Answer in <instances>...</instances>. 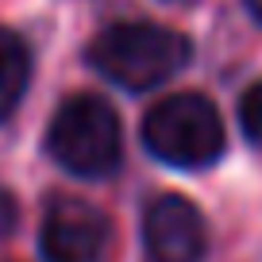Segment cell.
<instances>
[{
	"instance_id": "cell-1",
	"label": "cell",
	"mask_w": 262,
	"mask_h": 262,
	"mask_svg": "<svg viewBox=\"0 0 262 262\" xmlns=\"http://www.w3.org/2000/svg\"><path fill=\"white\" fill-rule=\"evenodd\" d=\"M89 58L104 77L127 89H155L189 62V42L170 27L116 24L97 35Z\"/></svg>"
},
{
	"instance_id": "cell-2",
	"label": "cell",
	"mask_w": 262,
	"mask_h": 262,
	"mask_svg": "<svg viewBox=\"0 0 262 262\" xmlns=\"http://www.w3.org/2000/svg\"><path fill=\"white\" fill-rule=\"evenodd\" d=\"M143 139L147 150L170 166H208L224 150V123L212 100L201 93H178V97L158 100L143 120Z\"/></svg>"
},
{
	"instance_id": "cell-3",
	"label": "cell",
	"mask_w": 262,
	"mask_h": 262,
	"mask_svg": "<svg viewBox=\"0 0 262 262\" xmlns=\"http://www.w3.org/2000/svg\"><path fill=\"white\" fill-rule=\"evenodd\" d=\"M47 143L77 178H104L120 166V120L100 97H70L58 108Z\"/></svg>"
},
{
	"instance_id": "cell-4",
	"label": "cell",
	"mask_w": 262,
	"mask_h": 262,
	"mask_svg": "<svg viewBox=\"0 0 262 262\" xmlns=\"http://www.w3.org/2000/svg\"><path fill=\"white\" fill-rule=\"evenodd\" d=\"M42 258L47 262H100L108 247V220L85 201H54L42 220Z\"/></svg>"
},
{
	"instance_id": "cell-5",
	"label": "cell",
	"mask_w": 262,
	"mask_h": 262,
	"mask_svg": "<svg viewBox=\"0 0 262 262\" xmlns=\"http://www.w3.org/2000/svg\"><path fill=\"white\" fill-rule=\"evenodd\" d=\"M150 262H196L205 254V220L185 196H158L143 220Z\"/></svg>"
},
{
	"instance_id": "cell-6",
	"label": "cell",
	"mask_w": 262,
	"mask_h": 262,
	"mask_svg": "<svg viewBox=\"0 0 262 262\" xmlns=\"http://www.w3.org/2000/svg\"><path fill=\"white\" fill-rule=\"evenodd\" d=\"M27 74H31L27 47L12 31L0 27V120L19 104V97L27 89Z\"/></svg>"
},
{
	"instance_id": "cell-7",
	"label": "cell",
	"mask_w": 262,
	"mask_h": 262,
	"mask_svg": "<svg viewBox=\"0 0 262 262\" xmlns=\"http://www.w3.org/2000/svg\"><path fill=\"white\" fill-rule=\"evenodd\" d=\"M239 123H243V131L254 143H262V81L243 93V100H239Z\"/></svg>"
},
{
	"instance_id": "cell-8",
	"label": "cell",
	"mask_w": 262,
	"mask_h": 262,
	"mask_svg": "<svg viewBox=\"0 0 262 262\" xmlns=\"http://www.w3.org/2000/svg\"><path fill=\"white\" fill-rule=\"evenodd\" d=\"M12 224H16V205H12V196L0 189V235H8Z\"/></svg>"
},
{
	"instance_id": "cell-9",
	"label": "cell",
	"mask_w": 262,
	"mask_h": 262,
	"mask_svg": "<svg viewBox=\"0 0 262 262\" xmlns=\"http://www.w3.org/2000/svg\"><path fill=\"white\" fill-rule=\"evenodd\" d=\"M247 8H251L254 19H262V0H247Z\"/></svg>"
}]
</instances>
